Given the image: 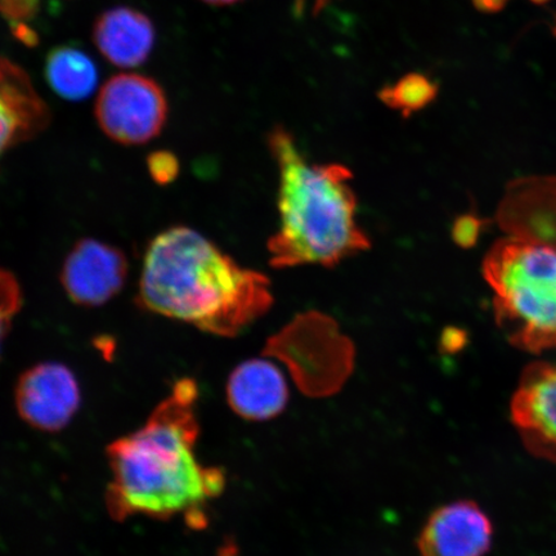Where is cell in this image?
I'll return each mask as SVG.
<instances>
[{"mask_svg":"<svg viewBox=\"0 0 556 556\" xmlns=\"http://www.w3.org/2000/svg\"><path fill=\"white\" fill-rule=\"evenodd\" d=\"M41 0H0V15L7 21H29L38 16Z\"/></svg>","mask_w":556,"mask_h":556,"instance_id":"cell-19","label":"cell"},{"mask_svg":"<svg viewBox=\"0 0 556 556\" xmlns=\"http://www.w3.org/2000/svg\"><path fill=\"white\" fill-rule=\"evenodd\" d=\"M217 556H240L239 547L233 540L228 539L218 548Z\"/></svg>","mask_w":556,"mask_h":556,"instance_id":"cell-23","label":"cell"},{"mask_svg":"<svg viewBox=\"0 0 556 556\" xmlns=\"http://www.w3.org/2000/svg\"><path fill=\"white\" fill-rule=\"evenodd\" d=\"M440 86L421 73H408L392 86L379 90V100L389 109L400 111L403 117L412 116L433 103Z\"/></svg>","mask_w":556,"mask_h":556,"instance_id":"cell-15","label":"cell"},{"mask_svg":"<svg viewBox=\"0 0 556 556\" xmlns=\"http://www.w3.org/2000/svg\"><path fill=\"white\" fill-rule=\"evenodd\" d=\"M553 34L555 35L556 37V17H555V26H554V29H553Z\"/></svg>","mask_w":556,"mask_h":556,"instance_id":"cell-26","label":"cell"},{"mask_svg":"<svg viewBox=\"0 0 556 556\" xmlns=\"http://www.w3.org/2000/svg\"><path fill=\"white\" fill-rule=\"evenodd\" d=\"M493 525L470 500L451 503L429 517L417 547L421 556H485L492 547Z\"/></svg>","mask_w":556,"mask_h":556,"instance_id":"cell-9","label":"cell"},{"mask_svg":"<svg viewBox=\"0 0 556 556\" xmlns=\"http://www.w3.org/2000/svg\"><path fill=\"white\" fill-rule=\"evenodd\" d=\"M96 119L114 142L148 143L168 119V100L159 83L141 74H117L101 88L96 101Z\"/></svg>","mask_w":556,"mask_h":556,"instance_id":"cell-5","label":"cell"},{"mask_svg":"<svg viewBox=\"0 0 556 556\" xmlns=\"http://www.w3.org/2000/svg\"><path fill=\"white\" fill-rule=\"evenodd\" d=\"M507 3L509 0H471L475 9L484 15H495V13L504 11Z\"/></svg>","mask_w":556,"mask_h":556,"instance_id":"cell-22","label":"cell"},{"mask_svg":"<svg viewBox=\"0 0 556 556\" xmlns=\"http://www.w3.org/2000/svg\"><path fill=\"white\" fill-rule=\"evenodd\" d=\"M484 225V219L479 218L477 214H464L454 222L452 239H454L456 245L464 249L476 247L479 238H481Z\"/></svg>","mask_w":556,"mask_h":556,"instance_id":"cell-17","label":"cell"},{"mask_svg":"<svg viewBox=\"0 0 556 556\" xmlns=\"http://www.w3.org/2000/svg\"><path fill=\"white\" fill-rule=\"evenodd\" d=\"M15 401L25 422L41 432H60L78 413L81 393L78 379L58 363L39 364L17 382Z\"/></svg>","mask_w":556,"mask_h":556,"instance_id":"cell-6","label":"cell"},{"mask_svg":"<svg viewBox=\"0 0 556 556\" xmlns=\"http://www.w3.org/2000/svg\"><path fill=\"white\" fill-rule=\"evenodd\" d=\"M21 305H23V291L17 278L9 270L0 268V348Z\"/></svg>","mask_w":556,"mask_h":556,"instance_id":"cell-16","label":"cell"},{"mask_svg":"<svg viewBox=\"0 0 556 556\" xmlns=\"http://www.w3.org/2000/svg\"><path fill=\"white\" fill-rule=\"evenodd\" d=\"M156 31L152 21L129 7H115L101 13L93 27V40L110 64L138 67L154 50Z\"/></svg>","mask_w":556,"mask_h":556,"instance_id":"cell-13","label":"cell"},{"mask_svg":"<svg viewBox=\"0 0 556 556\" xmlns=\"http://www.w3.org/2000/svg\"><path fill=\"white\" fill-rule=\"evenodd\" d=\"M129 266L122 250L94 239L75 243L62 266L61 282L72 301L99 307L121 293Z\"/></svg>","mask_w":556,"mask_h":556,"instance_id":"cell-8","label":"cell"},{"mask_svg":"<svg viewBox=\"0 0 556 556\" xmlns=\"http://www.w3.org/2000/svg\"><path fill=\"white\" fill-rule=\"evenodd\" d=\"M227 401L242 419L270 420L288 405V382L270 361H245L229 375Z\"/></svg>","mask_w":556,"mask_h":556,"instance_id":"cell-12","label":"cell"},{"mask_svg":"<svg viewBox=\"0 0 556 556\" xmlns=\"http://www.w3.org/2000/svg\"><path fill=\"white\" fill-rule=\"evenodd\" d=\"M45 76L53 92L70 102L87 100L99 86V67L81 48L59 46L47 54Z\"/></svg>","mask_w":556,"mask_h":556,"instance_id":"cell-14","label":"cell"},{"mask_svg":"<svg viewBox=\"0 0 556 556\" xmlns=\"http://www.w3.org/2000/svg\"><path fill=\"white\" fill-rule=\"evenodd\" d=\"M203 2L214 7H226L242 2V0H203Z\"/></svg>","mask_w":556,"mask_h":556,"instance_id":"cell-24","label":"cell"},{"mask_svg":"<svg viewBox=\"0 0 556 556\" xmlns=\"http://www.w3.org/2000/svg\"><path fill=\"white\" fill-rule=\"evenodd\" d=\"M10 29L21 45L27 48H35L39 45V35L33 29L30 25H27L26 21H9Z\"/></svg>","mask_w":556,"mask_h":556,"instance_id":"cell-20","label":"cell"},{"mask_svg":"<svg viewBox=\"0 0 556 556\" xmlns=\"http://www.w3.org/2000/svg\"><path fill=\"white\" fill-rule=\"evenodd\" d=\"M483 276L493 291L498 328L520 351L556 348V249L509 236L486 253Z\"/></svg>","mask_w":556,"mask_h":556,"instance_id":"cell-4","label":"cell"},{"mask_svg":"<svg viewBox=\"0 0 556 556\" xmlns=\"http://www.w3.org/2000/svg\"><path fill=\"white\" fill-rule=\"evenodd\" d=\"M467 340V332L462 329L451 328L443 331L441 343L443 351L454 353L462 351Z\"/></svg>","mask_w":556,"mask_h":556,"instance_id":"cell-21","label":"cell"},{"mask_svg":"<svg viewBox=\"0 0 556 556\" xmlns=\"http://www.w3.org/2000/svg\"><path fill=\"white\" fill-rule=\"evenodd\" d=\"M50 123L51 111L29 75L0 55V157L40 135Z\"/></svg>","mask_w":556,"mask_h":556,"instance_id":"cell-11","label":"cell"},{"mask_svg":"<svg viewBox=\"0 0 556 556\" xmlns=\"http://www.w3.org/2000/svg\"><path fill=\"white\" fill-rule=\"evenodd\" d=\"M197 382L182 379L135 433L111 443L108 511L115 520L182 516L206 526V506L225 490V472L199 462Z\"/></svg>","mask_w":556,"mask_h":556,"instance_id":"cell-1","label":"cell"},{"mask_svg":"<svg viewBox=\"0 0 556 556\" xmlns=\"http://www.w3.org/2000/svg\"><path fill=\"white\" fill-rule=\"evenodd\" d=\"M268 148L280 174V224L268 240L270 266L282 269L319 264L331 268L371 248L357 222L350 168L308 162L293 135L281 125L269 131Z\"/></svg>","mask_w":556,"mask_h":556,"instance_id":"cell-3","label":"cell"},{"mask_svg":"<svg viewBox=\"0 0 556 556\" xmlns=\"http://www.w3.org/2000/svg\"><path fill=\"white\" fill-rule=\"evenodd\" d=\"M149 170L157 184H169L178 176V159L170 152H155L149 157Z\"/></svg>","mask_w":556,"mask_h":556,"instance_id":"cell-18","label":"cell"},{"mask_svg":"<svg viewBox=\"0 0 556 556\" xmlns=\"http://www.w3.org/2000/svg\"><path fill=\"white\" fill-rule=\"evenodd\" d=\"M497 220L510 236L556 249V178L516 180L507 187Z\"/></svg>","mask_w":556,"mask_h":556,"instance_id":"cell-10","label":"cell"},{"mask_svg":"<svg viewBox=\"0 0 556 556\" xmlns=\"http://www.w3.org/2000/svg\"><path fill=\"white\" fill-rule=\"evenodd\" d=\"M137 302L146 311L232 338L273 307L266 275L242 268L194 229H165L146 250Z\"/></svg>","mask_w":556,"mask_h":556,"instance_id":"cell-2","label":"cell"},{"mask_svg":"<svg viewBox=\"0 0 556 556\" xmlns=\"http://www.w3.org/2000/svg\"><path fill=\"white\" fill-rule=\"evenodd\" d=\"M531 2L533 4L544 5V4L548 3V2H551V0H531Z\"/></svg>","mask_w":556,"mask_h":556,"instance_id":"cell-25","label":"cell"},{"mask_svg":"<svg viewBox=\"0 0 556 556\" xmlns=\"http://www.w3.org/2000/svg\"><path fill=\"white\" fill-rule=\"evenodd\" d=\"M510 419L530 454L556 464V365L525 368L510 401Z\"/></svg>","mask_w":556,"mask_h":556,"instance_id":"cell-7","label":"cell"}]
</instances>
